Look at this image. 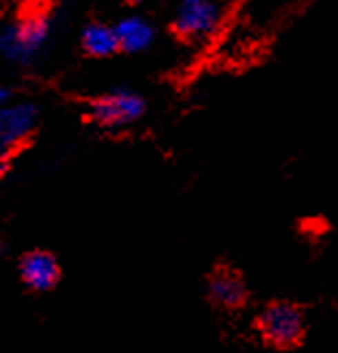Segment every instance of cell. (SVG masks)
<instances>
[{
    "label": "cell",
    "mask_w": 338,
    "mask_h": 353,
    "mask_svg": "<svg viewBox=\"0 0 338 353\" xmlns=\"http://www.w3.org/2000/svg\"><path fill=\"white\" fill-rule=\"evenodd\" d=\"M255 325L261 341L280 351L295 349L306 336L304 310L293 302H284V299L265 304L257 314Z\"/></svg>",
    "instance_id": "obj_1"
},
{
    "label": "cell",
    "mask_w": 338,
    "mask_h": 353,
    "mask_svg": "<svg viewBox=\"0 0 338 353\" xmlns=\"http://www.w3.org/2000/svg\"><path fill=\"white\" fill-rule=\"evenodd\" d=\"M50 37V22L46 17H28L24 22L9 24L0 30V54L7 61L26 65L39 54Z\"/></svg>",
    "instance_id": "obj_2"
},
{
    "label": "cell",
    "mask_w": 338,
    "mask_h": 353,
    "mask_svg": "<svg viewBox=\"0 0 338 353\" xmlns=\"http://www.w3.org/2000/svg\"><path fill=\"white\" fill-rule=\"evenodd\" d=\"M145 110H147V103L140 95L132 91H112L93 101L91 117L101 128L123 130V128L134 125L136 121H140Z\"/></svg>",
    "instance_id": "obj_3"
},
{
    "label": "cell",
    "mask_w": 338,
    "mask_h": 353,
    "mask_svg": "<svg viewBox=\"0 0 338 353\" xmlns=\"http://www.w3.org/2000/svg\"><path fill=\"white\" fill-rule=\"evenodd\" d=\"M37 128V108L32 103H5L0 105V157L11 155L24 145Z\"/></svg>",
    "instance_id": "obj_4"
},
{
    "label": "cell",
    "mask_w": 338,
    "mask_h": 353,
    "mask_svg": "<svg viewBox=\"0 0 338 353\" xmlns=\"http://www.w3.org/2000/svg\"><path fill=\"white\" fill-rule=\"evenodd\" d=\"M220 7L216 0H181L175 15V30L183 39L201 41L218 28Z\"/></svg>",
    "instance_id": "obj_5"
},
{
    "label": "cell",
    "mask_w": 338,
    "mask_h": 353,
    "mask_svg": "<svg viewBox=\"0 0 338 353\" xmlns=\"http://www.w3.org/2000/svg\"><path fill=\"white\" fill-rule=\"evenodd\" d=\"M17 274H20L22 285L32 293H48L57 289L61 282L63 270L59 259L48 250H30L22 254L17 263Z\"/></svg>",
    "instance_id": "obj_6"
},
{
    "label": "cell",
    "mask_w": 338,
    "mask_h": 353,
    "mask_svg": "<svg viewBox=\"0 0 338 353\" xmlns=\"http://www.w3.org/2000/svg\"><path fill=\"white\" fill-rule=\"evenodd\" d=\"M207 299L226 312L241 310L248 302V285L239 272L230 268H218L207 278Z\"/></svg>",
    "instance_id": "obj_7"
},
{
    "label": "cell",
    "mask_w": 338,
    "mask_h": 353,
    "mask_svg": "<svg viewBox=\"0 0 338 353\" xmlns=\"http://www.w3.org/2000/svg\"><path fill=\"white\" fill-rule=\"evenodd\" d=\"M115 34H117L119 48L128 50V52H142L153 43L155 30L145 17L134 15V17L121 20L115 28Z\"/></svg>",
    "instance_id": "obj_8"
},
{
    "label": "cell",
    "mask_w": 338,
    "mask_h": 353,
    "mask_svg": "<svg viewBox=\"0 0 338 353\" xmlns=\"http://www.w3.org/2000/svg\"><path fill=\"white\" fill-rule=\"evenodd\" d=\"M82 43H84V50L91 57H110L119 50L115 28L103 26V24L86 26V30L82 34Z\"/></svg>",
    "instance_id": "obj_9"
},
{
    "label": "cell",
    "mask_w": 338,
    "mask_h": 353,
    "mask_svg": "<svg viewBox=\"0 0 338 353\" xmlns=\"http://www.w3.org/2000/svg\"><path fill=\"white\" fill-rule=\"evenodd\" d=\"M9 99H11V93L7 91L5 86H0V105H5V103H9Z\"/></svg>",
    "instance_id": "obj_10"
},
{
    "label": "cell",
    "mask_w": 338,
    "mask_h": 353,
    "mask_svg": "<svg viewBox=\"0 0 338 353\" xmlns=\"http://www.w3.org/2000/svg\"><path fill=\"white\" fill-rule=\"evenodd\" d=\"M5 172H7V160H5V157H0V179H3Z\"/></svg>",
    "instance_id": "obj_11"
},
{
    "label": "cell",
    "mask_w": 338,
    "mask_h": 353,
    "mask_svg": "<svg viewBox=\"0 0 338 353\" xmlns=\"http://www.w3.org/2000/svg\"><path fill=\"white\" fill-rule=\"evenodd\" d=\"M3 254H5V243L0 241V256H3Z\"/></svg>",
    "instance_id": "obj_12"
},
{
    "label": "cell",
    "mask_w": 338,
    "mask_h": 353,
    "mask_svg": "<svg viewBox=\"0 0 338 353\" xmlns=\"http://www.w3.org/2000/svg\"><path fill=\"white\" fill-rule=\"evenodd\" d=\"M134 3H142V0H134Z\"/></svg>",
    "instance_id": "obj_13"
}]
</instances>
